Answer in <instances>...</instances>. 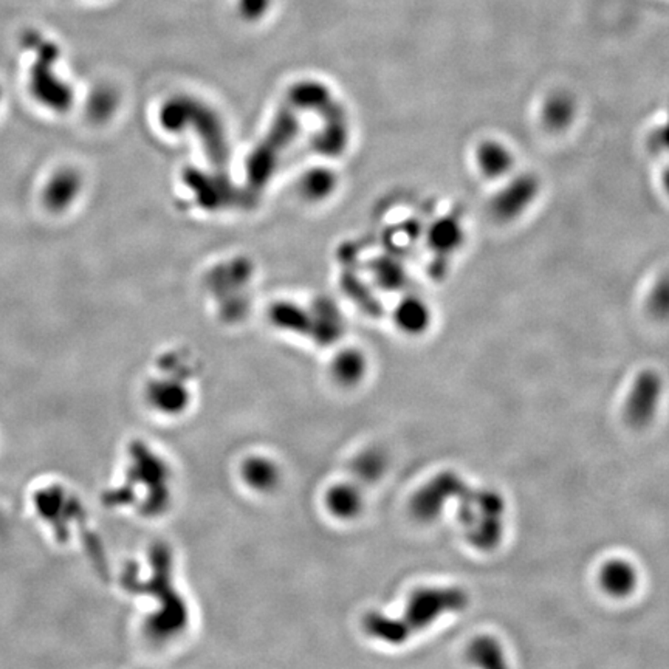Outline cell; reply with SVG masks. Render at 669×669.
<instances>
[{
    "mask_svg": "<svg viewBox=\"0 0 669 669\" xmlns=\"http://www.w3.org/2000/svg\"><path fill=\"white\" fill-rule=\"evenodd\" d=\"M459 479L460 476L450 470L442 471L426 482L409 504L413 517L420 522H431L439 517L444 506L451 502V495Z\"/></svg>",
    "mask_w": 669,
    "mask_h": 669,
    "instance_id": "5b68a950",
    "label": "cell"
},
{
    "mask_svg": "<svg viewBox=\"0 0 669 669\" xmlns=\"http://www.w3.org/2000/svg\"><path fill=\"white\" fill-rule=\"evenodd\" d=\"M600 584L611 597L626 598L639 586V572L626 559H611L600 569Z\"/></svg>",
    "mask_w": 669,
    "mask_h": 669,
    "instance_id": "ba28073f",
    "label": "cell"
},
{
    "mask_svg": "<svg viewBox=\"0 0 669 669\" xmlns=\"http://www.w3.org/2000/svg\"><path fill=\"white\" fill-rule=\"evenodd\" d=\"M664 190L668 191L669 194V164L668 168L664 169Z\"/></svg>",
    "mask_w": 669,
    "mask_h": 669,
    "instance_id": "d6986e66",
    "label": "cell"
},
{
    "mask_svg": "<svg viewBox=\"0 0 669 669\" xmlns=\"http://www.w3.org/2000/svg\"><path fill=\"white\" fill-rule=\"evenodd\" d=\"M386 464H388V459L383 455V451H364L353 462V475H357L360 479L366 480V482H373L384 475Z\"/></svg>",
    "mask_w": 669,
    "mask_h": 669,
    "instance_id": "2e32d148",
    "label": "cell"
},
{
    "mask_svg": "<svg viewBox=\"0 0 669 669\" xmlns=\"http://www.w3.org/2000/svg\"><path fill=\"white\" fill-rule=\"evenodd\" d=\"M464 239V230L462 225L455 222V220H446L442 222L437 226V237H435V244L444 248V250H455V246L462 244Z\"/></svg>",
    "mask_w": 669,
    "mask_h": 669,
    "instance_id": "ac0fdd59",
    "label": "cell"
},
{
    "mask_svg": "<svg viewBox=\"0 0 669 669\" xmlns=\"http://www.w3.org/2000/svg\"><path fill=\"white\" fill-rule=\"evenodd\" d=\"M507 179V183L491 200V213L496 219L515 220L535 204L541 184L528 172L510 174Z\"/></svg>",
    "mask_w": 669,
    "mask_h": 669,
    "instance_id": "277c9868",
    "label": "cell"
},
{
    "mask_svg": "<svg viewBox=\"0 0 669 669\" xmlns=\"http://www.w3.org/2000/svg\"><path fill=\"white\" fill-rule=\"evenodd\" d=\"M430 321L431 313L428 307L424 306L423 302L415 301V299L403 304L397 312V322L400 328L403 329L404 332L413 333V335L424 332L430 326Z\"/></svg>",
    "mask_w": 669,
    "mask_h": 669,
    "instance_id": "5bb4252c",
    "label": "cell"
},
{
    "mask_svg": "<svg viewBox=\"0 0 669 669\" xmlns=\"http://www.w3.org/2000/svg\"><path fill=\"white\" fill-rule=\"evenodd\" d=\"M242 477L246 486L261 493L273 491L281 482V471L268 457H250L242 465Z\"/></svg>",
    "mask_w": 669,
    "mask_h": 669,
    "instance_id": "8fae6325",
    "label": "cell"
},
{
    "mask_svg": "<svg viewBox=\"0 0 669 669\" xmlns=\"http://www.w3.org/2000/svg\"><path fill=\"white\" fill-rule=\"evenodd\" d=\"M466 657L471 664L479 668H506L507 660L501 643L490 635H480L471 642L466 651Z\"/></svg>",
    "mask_w": 669,
    "mask_h": 669,
    "instance_id": "7c38bea8",
    "label": "cell"
},
{
    "mask_svg": "<svg viewBox=\"0 0 669 669\" xmlns=\"http://www.w3.org/2000/svg\"><path fill=\"white\" fill-rule=\"evenodd\" d=\"M326 507L329 513L341 521H350L363 510V495L353 484H337L326 493Z\"/></svg>",
    "mask_w": 669,
    "mask_h": 669,
    "instance_id": "30bf717a",
    "label": "cell"
},
{
    "mask_svg": "<svg viewBox=\"0 0 669 669\" xmlns=\"http://www.w3.org/2000/svg\"><path fill=\"white\" fill-rule=\"evenodd\" d=\"M541 121L552 132H562L572 126L578 115L577 99L566 90H555L542 101Z\"/></svg>",
    "mask_w": 669,
    "mask_h": 669,
    "instance_id": "9c48e42d",
    "label": "cell"
},
{
    "mask_svg": "<svg viewBox=\"0 0 669 669\" xmlns=\"http://www.w3.org/2000/svg\"><path fill=\"white\" fill-rule=\"evenodd\" d=\"M149 403L162 414L179 415L190 404V391L175 380H159L149 384L146 391Z\"/></svg>",
    "mask_w": 669,
    "mask_h": 669,
    "instance_id": "52a82bcc",
    "label": "cell"
},
{
    "mask_svg": "<svg viewBox=\"0 0 669 669\" xmlns=\"http://www.w3.org/2000/svg\"><path fill=\"white\" fill-rule=\"evenodd\" d=\"M470 604L468 593L460 588H422L411 593L403 615L391 619L383 613H369L366 632L388 644H403L413 635L435 623L444 613L462 612Z\"/></svg>",
    "mask_w": 669,
    "mask_h": 669,
    "instance_id": "6da1fadb",
    "label": "cell"
},
{
    "mask_svg": "<svg viewBox=\"0 0 669 669\" xmlns=\"http://www.w3.org/2000/svg\"><path fill=\"white\" fill-rule=\"evenodd\" d=\"M475 163L486 179L502 180L513 174L517 159L504 141L486 140L476 148Z\"/></svg>",
    "mask_w": 669,
    "mask_h": 669,
    "instance_id": "8992f818",
    "label": "cell"
},
{
    "mask_svg": "<svg viewBox=\"0 0 669 669\" xmlns=\"http://www.w3.org/2000/svg\"><path fill=\"white\" fill-rule=\"evenodd\" d=\"M646 310L649 315L659 319L668 321L669 319V271L660 275L648 291L646 297Z\"/></svg>",
    "mask_w": 669,
    "mask_h": 669,
    "instance_id": "9a60e30c",
    "label": "cell"
},
{
    "mask_svg": "<svg viewBox=\"0 0 669 669\" xmlns=\"http://www.w3.org/2000/svg\"><path fill=\"white\" fill-rule=\"evenodd\" d=\"M664 395V379L654 369H644L633 380L624 403V420L633 430H643L654 420Z\"/></svg>",
    "mask_w": 669,
    "mask_h": 669,
    "instance_id": "3957f363",
    "label": "cell"
},
{
    "mask_svg": "<svg viewBox=\"0 0 669 669\" xmlns=\"http://www.w3.org/2000/svg\"><path fill=\"white\" fill-rule=\"evenodd\" d=\"M451 501L459 504V522L464 537L480 552H493L504 537L506 501L491 488H473L460 477Z\"/></svg>",
    "mask_w": 669,
    "mask_h": 669,
    "instance_id": "7a4b0ae2",
    "label": "cell"
},
{
    "mask_svg": "<svg viewBox=\"0 0 669 669\" xmlns=\"http://www.w3.org/2000/svg\"><path fill=\"white\" fill-rule=\"evenodd\" d=\"M73 179L70 174H61L51 180L46 191V202L50 208H61L70 202V195L73 194Z\"/></svg>",
    "mask_w": 669,
    "mask_h": 669,
    "instance_id": "e0dca14e",
    "label": "cell"
},
{
    "mask_svg": "<svg viewBox=\"0 0 669 669\" xmlns=\"http://www.w3.org/2000/svg\"><path fill=\"white\" fill-rule=\"evenodd\" d=\"M332 373L338 383L342 386H355L363 380L366 361L361 353H341L333 363Z\"/></svg>",
    "mask_w": 669,
    "mask_h": 669,
    "instance_id": "4fadbf2b",
    "label": "cell"
}]
</instances>
